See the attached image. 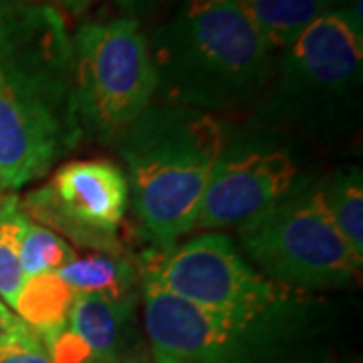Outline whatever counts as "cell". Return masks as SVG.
I'll use <instances>...</instances> for the list:
<instances>
[{"mask_svg": "<svg viewBox=\"0 0 363 363\" xmlns=\"http://www.w3.org/2000/svg\"><path fill=\"white\" fill-rule=\"evenodd\" d=\"M81 140L65 14L40 0H0L2 188L45 178Z\"/></svg>", "mask_w": 363, "mask_h": 363, "instance_id": "6da1fadb", "label": "cell"}, {"mask_svg": "<svg viewBox=\"0 0 363 363\" xmlns=\"http://www.w3.org/2000/svg\"><path fill=\"white\" fill-rule=\"evenodd\" d=\"M138 297L77 295L63 335L51 345L55 363H150L138 323Z\"/></svg>", "mask_w": 363, "mask_h": 363, "instance_id": "7c38bea8", "label": "cell"}, {"mask_svg": "<svg viewBox=\"0 0 363 363\" xmlns=\"http://www.w3.org/2000/svg\"><path fill=\"white\" fill-rule=\"evenodd\" d=\"M75 248L63 236L45 228L43 224L28 220L18 247V259L25 279L57 272L75 259Z\"/></svg>", "mask_w": 363, "mask_h": 363, "instance_id": "ac0fdd59", "label": "cell"}, {"mask_svg": "<svg viewBox=\"0 0 363 363\" xmlns=\"http://www.w3.org/2000/svg\"><path fill=\"white\" fill-rule=\"evenodd\" d=\"M143 333L154 363H226L238 323L176 297L142 271Z\"/></svg>", "mask_w": 363, "mask_h": 363, "instance_id": "30bf717a", "label": "cell"}, {"mask_svg": "<svg viewBox=\"0 0 363 363\" xmlns=\"http://www.w3.org/2000/svg\"><path fill=\"white\" fill-rule=\"evenodd\" d=\"M147 47L160 104L216 117L250 116L277 65L238 0H180Z\"/></svg>", "mask_w": 363, "mask_h": 363, "instance_id": "7a4b0ae2", "label": "cell"}, {"mask_svg": "<svg viewBox=\"0 0 363 363\" xmlns=\"http://www.w3.org/2000/svg\"><path fill=\"white\" fill-rule=\"evenodd\" d=\"M113 2L128 18H135L143 13H150L152 9H156L166 0H113Z\"/></svg>", "mask_w": 363, "mask_h": 363, "instance_id": "44dd1931", "label": "cell"}, {"mask_svg": "<svg viewBox=\"0 0 363 363\" xmlns=\"http://www.w3.org/2000/svg\"><path fill=\"white\" fill-rule=\"evenodd\" d=\"M325 313L319 295L286 293L236 327L226 363H323Z\"/></svg>", "mask_w": 363, "mask_h": 363, "instance_id": "8fae6325", "label": "cell"}, {"mask_svg": "<svg viewBox=\"0 0 363 363\" xmlns=\"http://www.w3.org/2000/svg\"><path fill=\"white\" fill-rule=\"evenodd\" d=\"M40 2L52 4V6H57L59 11H61V6H63V9L73 11V13H81L83 9H87L91 2H95V0H40Z\"/></svg>", "mask_w": 363, "mask_h": 363, "instance_id": "7402d4cb", "label": "cell"}, {"mask_svg": "<svg viewBox=\"0 0 363 363\" xmlns=\"http://www.w3.org/2000/svg\"><path fill=\"white\" fill-rule=\"evenodd\" d=\"M130 206L123 169L109 160L67 162L51 182L28 192L25 214L65 240L104 255H123L119 230Z\"/></svg>", "mask_w": 363, "mask_h": 363, "instance_id": "9c48e42d", "label": "cell"}, {"mask_svg": "<svg viewBox=\"0 0 363 363\" xmlns=\"http://www.w3.org/2000/svg\"><path fill=\"white\" fill-rule=\"evenodd\" d=\"M142 271L176 297L233 323H247L286 293L262 277L230 236L204 233L169 252L147 255Z\"/></svg>", "mask_w": 363, "mask_h": 363, "instance_id": "ba28073f", "label": "cell"}, {"mask_svg": "<svg viewBox=\"0 0 363 363\" xmlns=\"http://www.w3.org/2000/svg\"><path fill=\"white\" fill-rule=\"evenodd\" d=\"M303 143L247 121L228 133L210 176L194 228H233L283 200L307 176Z\"/></svg>", "mask_w": 363, "mask_h": 363, "instance_id": "52a82bcc", "label": "cell"}, {"mask_svg": "<svg viewBox=\"0 0 363 363\" xmlns=\"http://www.w3.org/2000/svg\"><path fill=\"white\" fill-rule=\"evenodd\" d=\"M230 121L178 105H150L116 143L145 236L169 252L192 233Z\"/></svg>", "mask_w": 363, "mask_h": 363, "instance_id": "3957f363", "label": "cell"}, {"mask_svg": "<svg viewBox=\"0 0 363 363\" xmlns=\"http://www.w3.org/2000/svg\"><path fill=\"white\" fill-rule=\"evenodd\" d=\"M156 69L135 18L93 21L71 37V93L83 135L117 143L156 97Z\"/></svg>", "mask_w": 363, "mask_h": 363, "instance_id": "8992f818", "label": "cell"}, {"mask_svg": "<svg viewBox=\"0 0 363 363\" xmlns=\"http://www.w3.org/2000/svg\"><path fill=\"white\" fill-rule=\"evenodd\" d=\"M77 295L99 297H138L142 295V267L123 255L93 252L75 257L69 264L55 272Z\"/></svg>", "mask_w": 363, "mask_h": 363, "instance_id": "9a60e30c", "label": "cell"}, {"mask_svg": "<svg viewBox=\"0 0 363 363\" xmlns=\"http://www.w3.org/2000/svg\"><path fill=\"white\" fill-rule=\"evenodd\" d=\"M77 293L55 272L28 277L21 286L13 309L47 350L63 335Z\"/></svg>", "mask_w": 363, "mask_h": 363, "instance_id": "5bb4252c", "label": "cell"}, {"mask_svg": "<svg viewBox=\"0 0 363 363\" xmlns=\"http://www.w3.org/2000/svg\"><path fill=\"white\" fill-rule=\"evenodd\" d=\"M327 210L355 257L363 260V178L359 166L337 169L323 176Z\"/></svg>", "mask_w": 363, "mask_h": 363, "instance_id": "2e32d148", "label": "cell"}, {"mask_svg": "<svg viewBox=\"0 0 363 363\" xmlns=\"http://www.w3.org/2000/svg\"><path fill=\"white\" fill-rule=\"evenodd\" d=\"M234 233L250 264L291 293L339 291L362 277L363 260L327 210L323 176L307 174L293 192Z\"/></svg>", "mask_w": 363, "mask_h": 363, "instance_id": "5b68a950", "label": "cell"}, {"mask_svg": "<svg viewBox=\"0 0 363 363\" xmlns=\"http://www.w3.org/2000/svg\"><path fill=\"white\" fill-rule=\"evenodd\" d=\"M6 198H9V190H4V188H2V184H0V204H2Z\"/></svg>", "mask_w": 363, "mask_h": 363, "instance_id": "603a6c76", "label": "cell"}, {"mask_svg": "<svg viewBox=\"0 0 363 363\" xmlns=\"http://www.w3.org/2000/svg\"><path fill=\"white\" fill-rule=\"evenodd\" d=\"M28 220L30 218L21 208V200L16 196H9L0 204V298L9 307H13L25 283L18 247Z\"/></svg>", "mask_w": 363, "mask_h": 363, "instance_id": "e0dca14e", "label": "cell"}, {"mask_svg": "<svg viewBox=\"0 0 363 363\" xmlns=\"http://www.w3.org/2000/svg\"><path fill=\"white\" fill-rule=\"evenodd\" d=\"M353 0H238L272 51H283L319 18L345 11Z\"/></svg>", "mask_w": 363, "mask_h": 363, "instance_id": "4fadbf2b", "label": "cell"}, {"mask_svg": "<svg viewBox=\"0 0 363 363\" xmlns=\"http://www.w3.org/2000/svg\"><path fill=\"white\" fill-rule=\"evenodd\" d=\"M43 343L28 325L9 309V305L0 298V353L2 351L14 350V347H25V345H37Z\"/></svg>", "mask_w": 363, "mask_h": 363, "instance_id": "d6986e66", "label": "cell"}, {"mask_svg": "<svg viewBox=\"0 0 363 363\" xmlns=\"http://www.w3.org/2000/svg\"><path fill=\"white\" fill-rule=\"evenodd\" d=\"M362 107L363 30L337 11L279 52L271 85L247 121L303 145L337 147L359 133Z\"/></svg>", "mask_w": 363, "mask_h": 363, "instance_id": "277c9868", "label": "cell"}, {"mask_svg": "<svg viewBox=\"0 0 363 363\" xmlns=\"http://www.w3.org/2000/svg\"><path fill=\"white\" fill-rule=\"evenodd\" d=\"M0 363H55L49 350L37 343V345H25V347H14V350L2 351Z\"/></svg>", "mask_w": 363, "mask_h": 363, "instance_id": "ffe728a7", "label": "cell"}]
</instances>
